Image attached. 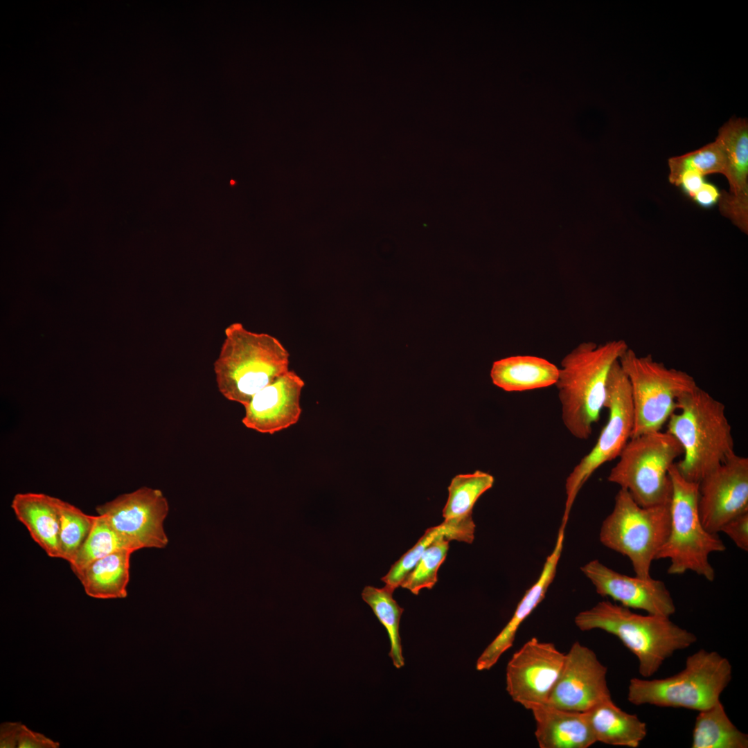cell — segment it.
<instances>
[{
  "instance_id": "1",
  "label": "cell",
  "mask_w": 748,
  "mask_h": 748,
  "mask_svg": "<svg viewBox=\"0 0 748 748\" xmlns=\"http://www.w3.org/2000/svg\"><path fill=\"white\" fill-rule=\"evenodd\" d=\"M628 348L623 339L582 342L562 359L555 385L563 424L576 438L590 437L605 407L610 371Z\"/></svg>"
},
{
  "instance_id": "2",
  "label": "cell",
  "mask_w": 748,
  "mask_h": 748,
  "mask_svg": "<svg viewBox=\"0 0 748 748\" xmlns=\"http://www.w3.org/2000/svg\"><path fill=\"white\" fill-rule=\"evenodd\" d=\"M666 424L683 450L675 466L688 481L699 483L736 454L724 404L698 386L678 398Z\"/></svg>"
},
{
  "instance_id": "3",
  "label": "cell",
  "mask_w": 748,
  "mask_h": 748,
  "mask_svg": "<svg viewBox=\"0 0 748 748\" xmlns=\"http://www.w3.org/2000/svg\"><path fill=\"white\" fill-rule=\"evenodd\" d=\"M582 631L603 630L616 636L637 658L643 678L656 673L676 651L697 641L695 634L673 623L670 617L639 614L609 600H603L575 617Z\"/></svg>"
},
{
  "instance_id": "4",
  "label": "cell",
  "mask_w": 748,
  "mask_h": 748,
  "mask_svg": "<svg viewBox=\"0 0 748 748\" xmlns=\"http://www.w3.org/2000/svg\"><path fill=\"white\" fill-rule=\"evenodd\" d=\"M214 362L220 393L243 406L259 391L289 371L290 353L275 337L247 330L240 323L225 329Z\"/></svg>"
},
{
  "instance_id": "5",
  "label": "cell",
  "mask_w": 748,
  "mask_h": 748,
  "mask_svg": "<svg viewBox=\"0 0 748 748\" xmlns=\"http://www.w3.org/2000/svg\"><path fill=\"white\" fill-rule=\"evenodd\" d=\"M732 677L729 661L716 651L700 649L688 656L684 668L663 679L634 677L627 700L634 705L683 708L700 711L720 701Z\"/></svg>"
},
{
  "instance_id": "6",
  "label": "cell",
  "mask_w": 748,
  "mask_h": 748,
  "mask_svg": "<svg viewBox=\"0 0 748 748\" xmlns=\"http://www.w3.org/2000/svg\"><path fill=\"white\" fill-rule=\"evenodd\" d=\"M672 483L668 536L656 560L668 559V573L681 575L692 571L709 582L715 573L709 562L712 553L726 546L718 533L703 526L698 510V483L688 481L678 472L675 463L669 469Z\"/></svg>"
},
{
  "instance_id": "7",
  "label": "cell",
  "mask_w": 748,
  "mask_h": 748,
  "mask_svg": "<svg viewBox=\"0 0 748 748\" xmlns=\"http://www.w3.org/2000/svg\"><path fill=\"white\" fill-rule=\"evenodd\" d=\"M670 502L643 507L620 488L612 513L602 523L599 539L607 548L626 556L635 575L650 577L652 562L670 531Z\"/></svg>"
},
{
  "instance_id": "8",
  "label": "cell",
  "mask_w": 748,
  "mask_h": 748,
  "mask_svg": "<svg viewBox=\"0 0 748 748\" xmlns=\"http://www.w3.org/2000/svg\"><path fill=\"white\" fill-rule=\"evenodd\" d=\"M683 450L668 431H654L630 438L607 480L627 490L643 507L670 502L672 483L669 469Z\"/></svg>"
},
{
  "instance_id": "9",
  "label": "cell",
  "mask_w": 748,
  "mask_h": 748,
  "mask_svg": "<svg viewBox=\"0 0 748 748\" xmlns=\"http://www.w3.org/2000/svg\"><path fill=\"white\" fill-rule=\"evenodd\" d=\"M630 383L634 412L632 437L661 431L677 410V400L697 386L685 371L668 368L652 355L627 348L618 359Z\"/></svg>"
},
{
  "instance_id": "10",
  "label": "cell",
  "mask_w": 748,
  "mask_h": 748,
  "mask_svg": "<svg viewBox=\"0 0 748 748\" xmlns=\"http://www.w3.org/2000/svg\"><path fill=\"white\" fill-rule=\"evenodd\" d=\"M605 407L608 409V419L595 445L567 477L563 523L567 524L574 501L584 484L604 463L618 458L632 436L634 412L631 389L618 361L614 364L609 375Z\"/></svg>"
},
{
  "instance_id": "11",
  "label": "cell",
  "mask_w": 748,
  "mask_h": 748,
  "mask_svg": "<svg viewBox=\"0 0 748 748\" xmlns=\"http://www.w3.org/2000/svg\"><path fill=\"white\" fill-rule=\"evenodd\" d=\"M116 531L127 549H163L168 543L164 521L169 504L163 492L141 487L96 508Z\"/></svg>"
},
{
  "instance_id": "12",
  "label": "cell",
  "mask_w": 748,
  "mask_h": 748,
  "mask_svg": "<svg viewBox=\"0 0 748 748\" xmlns=\"http://www.w3.org/2000/svg\"><path fill=\"white\" fill-rule=\"evenodd\" d=\"M565 654L550 642L533 637L509 660L506 691L513 700L526 709L548 704L562 670Z\"/></svg>"
},
{
  "instance_id": "13",
  "label": "cell",
  "mask_w": 748,
  "mask_h": 748,
  "mask_svg": "<svg viewBox=\"0 0 748 748\" xmlns=\"http://www.w3.org/2000/svg\"><path fill=\"white\" fill-rule=\"evenodd\" d=\"M698 510L704 528L722 526L748 512V458L734 454L698 483Z\"/></svg>"
},
{
  "instance_id": "14",
  "label": "cell",
  "mask_w": 748,
  "mask_h": 748,
  "mask_svg": "<svg viewBox=\"0 0 748 748\" xmlns=\"http://www.w3.org/2000/svg\"><path fill=\"white\" fill-rule=\"evenodd\" d=\"M607 668L588 647L576 641L565 654L560 675L548 704L585 712L612 698L607 681Z\"/></svg>"
},
{
  "instance_id": "15",
  "label": "cell",
  "mask_w": 748,
  "mask_h": 748,
  "mask_svg": "<svg viewBox=\"0 0 748 748\" xmlns=\"http://www.w3.org/2000/svg\"><path fill=\"white\" fill-rule=\"evenodd\" d=\"M580 569L599 595L623 607L667 617L676 611L673 598L661 580L622 574L598 560L589 561Z\"/></svg>"
},
{
  "instance_id": "16",
  "label": "cell",
  "mask_w": 748,
  "mask_h": 748,
  "mask_svg": "<svg viewBox=\"0 0 748 748\" xmlns=\"http://www.w3.org/2000/svg\"><path fill=\"white\" fill-rule=\"evenodd\" d=\"M303 380L289 370L256 393L245 404L242 424L261 434H274L298 422Z\"/></svg>"
},
{
  "instance_id": "17",
  "label": "cell",
  "mask_w": 748,
  "mask_h": 748,
  "mask_svg": "<svg viewBox=\"0 0 748 748\" xmlns=\"http://www.w3.org/2000/svg\"><path fill=\"white\" fill-rule=\"evenodd\" d=\"M727 158L729 193L719 197L722 214L741 231H748V123L746 118H733L724 123L715 139Z\"/></svg>"
},
{
  "instance_id": "18",
  "label": "cell",
  "mask_w": 748,
  "mask_h": 748,
  "mask_svg": "<svg viewBox=\"0 0 748 748\" xmlns=\"http://www.w3.org/2000/svg\"><path fill=\"white\" fill-rule=\"evenodd\" d=\"M567 524L561 523L554 548L544 562L540 576L528 589L518 603L511 618L499 634L486 648L477 661L478 670L490 669L500 657L513 646L517 630L522 623L545 598L547 590L554 580L561 557Z\"/></svg>"
},
{
  "instance_id": "19",
  "label": "cell",
  "mask_w": 748,
  "mask_h": 748,
  "mask_svg": "<svg viewBox=\"0 0 748 748\" xmlns=\"http://www.w3.org/2000/svg\"><path fill=\"white\" fill-rule=\"evenodd\" d=\"M540 748H588L597 742L585 712L564 710L548 704L530 710Z\"/></svg>"
},
{
  "instance_id": "20",
  "label": "cell",
  "mask_w": 748,
  "mask_h": 748,
  "mask_svg": "<svg viewBox=\"0 0 748 748\" xmlns=\"http://www.w3.org/2000/svg\"><path fill=\"white\" fill-rule=\"evenodd\" d=\"M60 499L44 493L16 494L11 508L32 539L51 558H60Z\"/></svg>"
},
{
  "instance_id": "21",
  "label": "cell",
  "mask_w": 748,
  "mask_h": 748,
  "mask_svg": "<svg viewBox=\"0 0 748 748\" xmlns=\"http://www.w3.org/2000/svg\"><path fill=\"white\" fill-rule=\"evenodd\" d=\"M559 368L546 359L531 355H517L494 362L490 377L492 383L505 391H524L555 385Z\"/></svg>"
},
{
  "instance_id": "22",
  "label": "cell",
  "mask_w": 748,
  "mask_h": 748,
  "mask_svg": "<svg viewBox=\"0 0 748 748\" xmlns=\"http://www.w3.org/2000/svg\"><path fill=\"white\" fill-rule=\"evenodd\" d=\"M596 742L636 748L646 737L647 724L607 699L585 711Z\"/></svg>"
},
{
  "instance_id": "23",
  "label": "cell",
  "mask_w": 748,
  "mask_h": 748,
  "mask_svg": "<svg viewBox=\"0 0 748 748\" xmlns=\"http://www.w3.org/2000/svg\"><path fill=\"white\" fill-rule=\"evenodd\" d=\"M133 552L122 549L98 559L74 573L85 593L100 599L127 596L130 557Z\"/></svg>"
},
{
  "instance_id": "24",
  "label": "cell",
  "mask_w": 748,
  "mask_h": 748,
  "mask_svg": "<svg viewBox=\"0 0 748 748\" xmlns=\"http://www.w3.org/2000/svg\"><path fill=\"white\" fill-rule=\"evenodd\" d=\"M474 530L472 517L445 519L440 525L426 530L417 543L391 566L381 580L386 587L394 591L414 568L427 547L436 539L444 537L449 541L470 544L474 538Z\"/></svg>"
},
{
  "instance_id": "25",
  "label": "cell",
  "mask_w": 748,
  "mask_h": 748,
  "mask_svg": "<svg viewBox=\"0 0 748 748\" xmlns=\"http://www.w3.org/2000/svg\"><path fill=\"white\" fill-rule=\"evenodd\" d=\"M692 748H747L748 735L728 717L722 702L698 711L693 730Z\"/></svg>"
},
{
  "instance_id": "26",
  "label": "cell",
  "mask_w": 748,
  "mask_h": 748,
  "mask_svg": "<svg viewBox=\"0 0 748 748\" xmlns=\"http://www.w3.org/2000/svg\"><path fill=\"white\" fill-rule=\"evenodd\" d=\"M393 593L385 586L383 588L366 586L362 598L386 630L391 645L389 656L394 666L400 668L404 665L400 636V621L404 609L393 598Z\"/></svg>"
},
{
  "instance_id": "27",
  "label": "cell",
  "mask_w": 748,
  "mask_h": 748,
  "mask_svg": "<svg viewBox=\"0 0 748 748\" xmlns=\"http://www.w3.org/2000/svg\"><path fill=\"white\" fill-rule=\"evenodd\" d=\"M494 481L492 474L481 470L455 476L448 486V498L443 509L444 519L472 517L474 504Z\"/></svg>"
},
{
  "instance_id": "28",
  "label": "cell",
  "mask_w": 748,
  "mask_h": 748,
  "mask_svg": "<svg viewBox=\"0 0 748 748\" xmlns=\"http://www.w3.org/2000/svg\"><path fill=\"white\" fill-rule=\"evenodd\" d=\"M60 558L71 563L89 535L96 516L60 500Z\"/></svg>"
},
{
  "instance_id": "29",
  "label": "cell",
  "mask_w": 748,
  "mask_h": 748,
  "mask_svg": "<svg viewBox=\"0 0 748 748\" xmlns=\"http://www.w3.org/2000/svg\"><path fill=\"white\" fill-rule=\"evenodd\" d=\"M122 549H127L121 537L107 520L98 515L89 535L69 563L70 567L75 573L91 562Z\"/></svg>"
},
{
  "instance_id": "30",
  "label": "cell",
  "mask_w": 748,
  "mask_h": 748,
  "mask_svg": "<svg viewBox=\"0 0 748 748\" xmlns=\"http://www.w3.org/2000/svg\"><path fill=\"white\" fill-rule=\"evenodd\" d=\"M668 162L669 181L675 185L686 170H695L703 176L712 173L728 176L726 155L717 141L683 155L671 157Z\"/></svg>"
},
{
  "instance_id": "31",
  "label": "cell",
  "mask_w": 748,
  "mask_h": 748,
  "mask_svg": "<svg viewBox=\"0 0 748 748\" xmlns=\"http://www.w3.org/2000/svg\"><path fill=\"white\" fill-rule=\"evenodd\" d=\"M449 542L446 537H440L431 543L400 586L415 595L422 589L433 588L438 581V571L446 558Z\"/></svg>"
},
{
  "instance_id": "32",
  "label": "cell",
  "mask_w": 748,
  "mask_h": 748,
  "mask_svg": "<svg viewBox=\"0 0 748 748\" xmlns=\"http://www.w3.org/2000/svg\"><path fill=\"white\" fill-rule=\"evenodd\" d=\"M720 532L727 535L740 549L748 551V512L728 521Z\"/></svg>"
},
{
  "instance_id": "33",
  "label": "cell",
  "mask_w": 748,
  "mask_h": 748,
  "mask_svg": "<svg viewBox=\"0 0 748 748\" xmlns=\"http://www.w3.org/2000/svg\"><path fill=\"white\" fill-rule=\"evenodd\" d=\"M59 742L35 732L22 724L18 742V748H57Z\"/></svg>"
},
{
  "instance_id": "34",
  "label": "cell",
  "mask_w": 748,
  "mask_h": 748,
  "mask_svg": "<svg viewBox=\"0 0 748 748\" xmlns=\"http://www.w3.org/2000/svg\"><path fill=\"white\" fill-rule=\"evenodd\" d=\"M704 183L703 175L690 169L684 170L679 175L675 185L681 186L683 190L693 198Z\"/></svg>"
},
{
  "instance_id": "35",
  "label": "cell",
  "mask_w": 748,
  "mask_h": 748,
  "mask_svg": "<svg viewBox=\"0 0 748 748\" xmlns=\"http://www.w3.org/2000/svg\"><path fill=\"white\" fill-rule=\"evenodd\" d=\"M22 724L21 722H3L1 724V748H15L18 747L19 736Z\"/></svg>"
},
{
  "instance_id": "36",
  "label": "cell",
  "mask_w": 748,
  "mask_h": 748,
  "mask_svg": "<svg viewBox=\"0 0 748 748\" xmlns=\"http://www.w3.org/2000/svg\"><path fill=\"white\" fill-rule=\"evenodd\" d=\"M720 195L715 186L704 182L693 198L701 206L709 208L718 202Z\"/></svg>"
}]
</instances>
